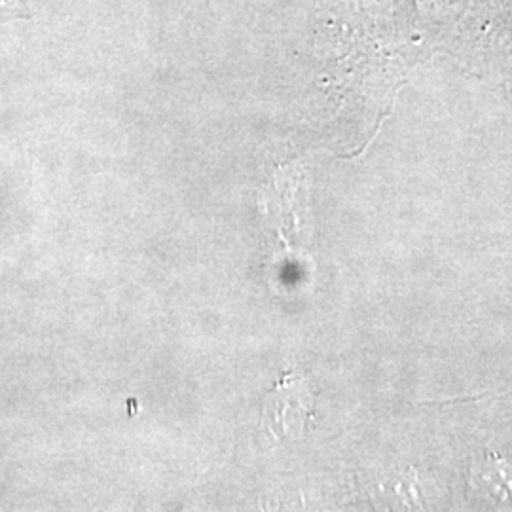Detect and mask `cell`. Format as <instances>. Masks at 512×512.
<instances>
[{
	"label": "cell",
	"instance_id": "obj_2",
	"mask_svg": "<svg viewBox=\"0 0 512 512\" xmlns=\"http://www.w3.org/2000/svg\"><path fill=\"white\" fill-rule=\"evenodd\" d=\"M475 478L497 501H512V463L497 456L476 461Z\"/></svg>",
	"mask_w": 512,
	"mask_h": 512
},
{
	"label": "cell",
	"instance_id": "obj_1",
	"mask_svg": "<svg viewBox=\"0 0 512 512\" xmlns=\"http://www.w3.org/2000/svg\"><path fill=\"white\" fill-rule=\"evenodd\" d=\"M313 406L311 385L285 374L262 401V425L277 439L300 437L313 416Z\"/></svg>",
	"mask_w": 512,
	"mask_h": 512
}]
</instances>
